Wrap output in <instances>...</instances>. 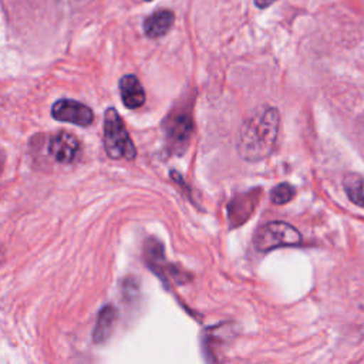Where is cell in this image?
I'll return each instance as SVG.
<instances>
[{
  "label": "cell",
  "instance_id": "obj_1",
  "mask_svg": "<svg viewBox=\"0 0 364 364\" xmlns=\"http://www.w3.org/2000/svg\"><path fill=\"white\" fill-rule=\"evenodd\" d=\"M279 132V112L272 107L255 111L242 125L237 138V151L246 161L266 158L276 142Z\"/></svg>",
  "mask_w": 364,
  "mask_h": 364
},
{
  "label": "cell",
  "instance_id": "obj_2",
  "mask_svg": "<svg viewBox=\"0 0 364 364\" xmlns=\"http://www.w3.org/2000/svg\"><path fill=\"white\" fill-rule=\"evenodd\" d=\"M104 148L112 159H134L136 149L129 134L115 108H108L104 114Z\"/></svg>",
  "mask_w": 364,
  "mask_h": 364
},
{
  "label": "cell",
  "instance_id": "obj_3",
  "mask_svg": "<svg viewBox=\"0 0 364 364\" xmlns=\"http://www.w3.org/2000/svg\"><path fill=\"white\" fill-rule=\"evenodd\" d=\"M300 242L301 236L299 230L284 222H270L262 226L255 235V247L260 252L280 246H293Z\"/></svg>",
  "mask_w": 364,
  "mask_h": 364
},
{
  "label": "cell",
  "instance_id": "obj_4",
  "mask_svg": "<svg viewBox=\"0 0 364 364\" xmlns=\"http://www.w3.org/2000/svg\"><path fill=\"white\" fill-rule=\"evenodd\" d=\"M51 115L57 121L71 122L87 127L94 121V112L90 107L74 100H58L51 107Z\"/></svg>",
  "mask_w": 364,
  "mask_h": 364
},
{
  "label": "cell",
  "instance_id": "obj_5",
  "mask_svg": "<svg viewBox=\"0 0 364 364\" xmlns=\"http://www.w3.org/2000/svg\"><path fill=\"white\" fill-rule=\"evenodd\" d=\"M80 144L73 134L61 131L48 141V154L61 164H70L75 159Z\"/></svg>",
  "mask_w": 364,
  "mask_h": 364
},
{
  "label": "cell",
  "instance_id": "obj_6",
  "mask_svg": "<svg viewBox=\"0 0 364 364\" xmlns=\"http://www.w3.org/2000/svg\"><path fill=\"white\" fill-rule=\"evenodd\" d=\"M119 92L124 105L129 109L139 108L145 102V91L139 80L132 74H127L119 80Z\"/></svg>",
  "mask_w": 364,
  "mask_h": 364
},
{
  "label": "cell",
  "instance_id": "obj_7",
  "mask_svg": "<svg viewBox=\"0 0 364 364\" xmlns=\"http://www.w3.org/2000/svg\"><path fill=\"white\" fill-rule=\"evenodd\" d=\"M173 23V13L169 10H159L151 14L144 21V31L149 38H158L166 34Z\"/></svg>",
  "mask_w": 364,
  "mask_h": 364
},
{
  "label": "cell",
  "instance_id": "obj_8",
  "mask_svg": "<svg viewBox=\"0 0 364 364\" xmlns=\"http://www.w3.org/2000/svg\"><path fill=\"white\" fill-rule=\"evenodd\" d=\"M118 313L115 310V307H112L111 304H107L105 307L101 309L100 314H98V320L94 328V343H104L112 333L115 321H117Z\"/></svg>",
  "mask_w": 364,
  "mask_h": 364
},
{
  "label": "cell",
  "instance_id": "obj_9",
  "mask_svg": "<svg viewBox=\"0 0 364 364\" xmlns=\"http://www.w3.org/2000/svg\"><path fill=\"white\" fill-rule=\"evenodd\" d=\"M344 189L351 202L364 208V178L357 175H348L344 179Z\"/></svg>",
  "mask_w": 364,
  "mask_h": 364
},
{
  "label": "cell",
  "instance_id": "obj_10",
  "mask_svg": "<svg viewBox=\"0 0 364 364\" xmlns=\"http://www.w3.org/2000/svg\"><path fill=\"white\" fill-rule=\"evenodd\" d=\"M294 196V189L289 183H280L277 185L270 195V199L276 205H284L290 202V199Z\"/></svg>",
  "mask_w": 364,
  "mask_h": 364
},
{
  "label": "cell",
  "instance_id": "obj_11",
  "mask_svg": "<svg viewBox=\"0 0 364 364\" xmlns=\"http://www.w3.org/2000/svg\"><path fill=\"white\" fill-rule=\"evenodd\" d=\"M276 0H255V4L257 6V7H260V9H264V7H267V6H270L272 3H274Z\"/></svg>",
  "mask_w": 364,
  "mask_h": 364
},
{
  "label": "cell",
  "instance_id": "obj_12",
  "mask_svg": "<svg viewBox=\"0 0 364 364\" xmlns=\"http://www.w3.org/2000/svg\"><path fill=\"white\" fill-rule=\"evenodd\" d=\"M146 1H149V0H146Z\"/></svg>",
  "mask_w": 364,
  "mask_h": 364
}]
</instances>
